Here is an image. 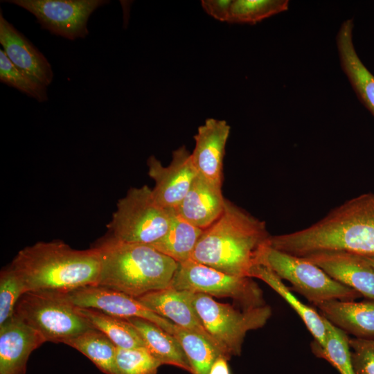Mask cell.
Listing matches in <instances>:
<instances>
[{"label":"cell","instance_id":"1","mask_svg":"<svg viewBox=\"0 0 374 374\" xmlns=\"http://www.w3.org/2000/svg\"><path fill=\"white\" fill-rule=\"evenodd\" d=\"M270 237L265 221L226 199L222 215L203 230L191 259L228 274L250 278Z\"/></svg>","mask_w":374,"mask_h":374},{"label":"cell","instance_id":"2","mask_svg":"<svg viewBox=\"0 0 374 374\" xmlns=\"http://www.w3.org/2000/svg\"><path fill=\"white\" fill-rule=\"evenodd\" d=\"M10 265L21 278L26 292L63 294L97 285L101 257L97 246L78 250L54 240L22 249Z\"/></svg>","mask_w":374,"mask_h":374},{"label":"cell","instance_id":"3","mask_svg":"<svg viewBox=\"0 0 374 374\" xmlns=\"http://www.w3.org/2000/svg\"><path fill=\"white\" fill-rule=\"evenodd\" d=\"M96 246L101 257L97 285L134 298L168 287L178 266L177 262L150 245L108 237Z\"/></svg>","mask_w":374,"mask_h":374},{"label":"cell","instance_id":"4","mask_svg":"<svg viewBox=\"0 0 374 374\" xmlns=\"http://www.w3.org/2000/svg\"><path fill=\"white\" fill-rule=\"evenodd\" d=\"M192 304L213 344L228 360L241 353L247 332L264 326L271 315L267 305L240 310L204 294L193 292Z\"/></svg>","mask_w":374,"mask_h":374},{"label":"cell","instance_id":"5","mask_svg":"<svg viewBox=\"0 0 374 374\" xmlns=\"http://www.w3.org/2000/svg\"><path fill=\"white\" fill-rule=\"evenodd\" d=\"M172 211L159 206L152 189L131 188L120 199L107 227L109 237L123 242L151 245L167 233Z\"/></svg>","mask_w":374,"mask_h":374},{"label":"cell","instance_id":"6","mask_svg":"<svg viewBox=\"0 0 374 374\" xmlns=\"http://www.w3.org/2000/svg\"><path fill=\"white\" fill-rule=\"evenodd\" d=\"M14 314L39 332L46 341L64 343L95 328L57 294L28 292L18 301Z\"/></svg>","mask_w":374,"mask_h":374},{"label":"cell","instance_id":"7","mask_svg":"<svg viewBox=\"0 0 374 374\" xmlns=\"http://www.w3.org/2000/svg\"><path fill=\"white\" fill-rule=\"evenodd\" d=\"M260 264L268 267L280 279L290 282L294 290L315 306L330 300L355 301L362 296L305 258L269 245L262 251Z\"/></svg>","mask_w":374,"mask_h":374},{"label":"cell","instance_id":"8","mask_svg":"<svg viewBox=\"0 0 374 374\" xmlns=\"http://www.w3.org/2000/svg\"><path fill=\"white\" fill-rule=\"evenodd\" d=\"M251 278L228 274L190 259L178 262L169 286L211 296L229 297L242 308L266 305L261 289Z\"/></svg>","mask_w":374,"mask_h":374},{"label":"cell","instance_id":"9","mask_svg":"<svg viewBox=\"0 0 374 374\" xmlns=\"http://www.w3.org/2000/svg\"><path fill=\"white\" fill-rule=\"evenodd\" d=\"M33 14L43 29L52 34L74 40L88 34L87 21L105 0H10Z\"/></svg>","mask_w":374,"mask_h":374},{"label":"cell","instance_id":"10","mask_svg":"<svg viewBox=\"0 0 374 374\" xmlns=\"http://www.w3.org/2000/svg\"><path fill=\"white\" fill-rule=\"evenodd\" d=\"M57 294L76 307L99 310L125 319L137 317L148 320L172 335L176 328L175 324L152 312L136 298L109 287L88 285Z\"/></svg>","mask_w":374,"mask_h":374},{"label":"cell","instance_id":"11","mask_svg":"<svg viewBox=\"0 0 374 374\" xmlns=\"http://www.w3.org/2000/svg\"><path fill=\"white\" fill-rule=\"evenodd\" d=\"M147 165L148 175L155 183L152 189L154 200L163 208L175 211L198 174L191 153L183 145L172 152L168 166L153 155L148 159Z\"/></svg>","mask_w":374,"mask_h":374},{"label":"cell","instance_id":"12","mask_svg":"<svg viewBox=\"0 0 374 374\" xmlns=\"http://www.w3.org/2000/svg\"><path fill=\"white\" fill-rule=\"evenodd\" d=\"M334 280L366 299H374V268L361 255L344 251L314 253L302 257Z\"/></svg>","mask_w":374,"mask_h":374},{"label":"cell","instance_id":"13","mask_svg":"<svg viewBox=\"0 0 374 374\" xmlns=\"http://www.w3.org/2000/svg\"><path fill=\"white\" fill-rule=\"evenodd\" d=\"M46 341L14 314L0 325V374H26L30 355Z\"/></svg>","mask_w":374,"mask_h":374},{"label":"cell","instance_id":"14","mask_svg":"<svg viewBox=\"0 0 374 374\" xmlns=\"http://www.w3.org/2000/svg\"><path fill=\"white\" fill-rule=\"evenodd\" d=\"M230 129L224 120L207 118L194 136L195 145L191 156L198 174L220 185Z\"/></svg>","mask_w":374,"mask_h":374},{"label":"cell","instance_id":"15","mask_svg":"<svg viewBox=\"0 0 374 374\" xmlns=\"http://www.w3.org/2000/svg\"><path fill=\"white\" fill-rule=\"evenodd\" d=\"M0 44L3 51L19 70L47 87L53 72L44 55L0 14Z\"/></svg>","mask_w":374,"mask_h":374},{"label":"cell","instance_id":"16","mask_svg":"<svg viewBox=\"0 0 374 374\" xmlns=\"http://www.w3.org/2000/svg\"><path fill=\"white\" fill-rule=\"evenodd\" d=\"M192 293L168 286L136 299L155 314L177 326L202 335L213 344L192 304Z\"/></svg>","mask_w":374,"mask_h":374},{"label":"cell","instance_id":"17","mask_svg":"<svg viewBox=\"0 0 374 374\" xmlns=\"http://www.w3.org/2000/svg\"><path fill=\"white\" fill-rule=\"evenodd\" d=\"M221 187L222 185L197 174L175 211L191 224L203 230L208 228L220 217L224 208L226 199Z\"/></svg>","mask_w":374,"mask_h":374},{"label":"cell","instance_id":"18","mask_svg":"<svg viewBox=\"0 0 374 374\" xmlns=\"http://www.w3.org/2000/svg\"><path fill=\"white\" fill-rule=\"evenodd\" d=\"M353 28V20L348 19L338 30L336 45L340 65L359 101L374 116V75L356 52Z\"/></svg>","mask_w":374,"mask_h":374},{"label":"cell","instance_id":"19","mask_svg":"<svg viewBox=\"0 0 374 374\" xmlns=\"http://www.w3.org/2000/svg\"><path fill=\"white\" fill-rule=\"evenodd\" d=\"M320 314L354 338L374 339V299L330 300L318 304Z\"/></svg>","mask_w":374,"mask_h":374},{"label":"cell","instance_id":"20","mask_svg":"<svg viewBox=\"0 0 374 374\" xmlns=\"http://www.w3.org/2000/svg\"><path fill=\"white\" fill-rule=\"evenodd\" d=\"M126 319L137 330L145 348L161 365H172L193 373L188 358L174 335L148 320L137 317Z\"/></svg>","mask_w":374,"mask_h":374},{"label":"cell","instance_id":"21","mask_svg":"<svg viewBox=\"0 0 374 374\" xmlns=\"http://www.w3.org/2000/svg\"><path fill=\"white\" fill-rule=\"evenodd\" d=\"M250 278H256L262 280L283 298L299 314L312 335L314 339L313 343L319 347H324L326 328L323 317L319 312L297 299L282 279L268 267L262 264L256 265L251 271Z\"/></svg>","mask_w":374,"mask_h":374},{"label":"cell","instance_id":"22","mask_svg":"<svg viewBox=\"0 0 374 374\" xmlns=\"http://www.w3.org/2000/svg\"><path fill=\"white\" fill-rule=\"evenodd\" d=\"M172 211L171 222L166 235L150 246L177 262L191 259L197 243L203 232Z\"/></svg>","mask_w":374,"mask_h":374},{"label":"cell","instance_id":"23","mask_svg":"<svg viewBox=\"0 0 374 374\" xmlns=\"http://www.w3.org/2000/svg\"><path fill=\"white\" fill-rule=\"evenodd\" d=\"M75 310L96 329L105 334L118 348H145L140 334L127 319L93 308L75 306Z\"/></svg>","mask_w":374,"mask_h":374},{"label":"cell","instance_id":"24","mask_svg":"<svg viewBox=\"0 0 374 374\" xmlns=\"http://www.w3.org/2000/svg\"><path fill=\"white\" fill-rule=\"evenodd\" d=\"M89 358L105 374H118L116 366L117 346L102 332L94 328L67 341Z\"/></svg>","mask_w":374,"mask_h":374},{"label":"cell","instance_id":"25","mask_svg":"<svg viewBox=\"0 0 374 374\" xmlns=\"http://www.w3.org/2000/svg\"><path fill=\"white\" fill-rule=\"evenodd\" d=\"M173 335L188 358L192 374H208L215 361L223 355L213 343L199 333L176 326Z\"/></svg>","mask_w":374,"mask_h":374},{"label":"cell","instance_id":"26","mask_svg":"<svg viewBox=\"0 0 374 374\" xmlns=\"http://www.w3.org/2000/svg\"><path fill=\"white\" fill-rule=\"evenodd\" d=\"M326 328V344L321 348L314 343L312 349L315 355L329 362L340 374H355L351 359L349 337L327 319L323 318Z\"/></svg>","mask_w":374,"mask_h":374},{"label":"cell","instance_id":"27","mask_svg":"<svg viewBox=\"0 0 374 374\" xmlns=\"http://www.w3.org/2000/svg\"><path fill=\"white\" fill-rule=\"evenodd\" d=\"M288 8L287 0H232L228 22L254 24Z\"/></svg>","mask_w":374,"mask_h":374},{"label":"cell","instance_id":"28","mask_svg":"<svg viewBox=\"0 0 374 374\" xmlns=\"http://www.w3.org/2000/svg\"><path fill=\"white\" fill-rule=\"evenodd\" d=\"M0 80L39 103L48 100L46 87L16 68L2 49L0 50Z\"/></svg>","mask_w":374,"mask_h":374},{"label":"cell","instance_id":"29","mask_svg":"<svg viewBox=\"0 0 374 374\" xmlns=\"http://www.w3.org/2000/svg\"><path fill=\"white\" fill-rule=\"evenodd\" d=\"M161 363L145 348L124 349L117 347L118 374H157Z\"/></svg>","mask_w":374,"mask_h":374},{"label":"cell","instance_id":"30","mask_svg":"<svg viewBox=\"0 0 374 374\" xmlns=\"http://www.w3.org/2000/svg\"><path fill=\"white\" fill-rule=\"evenodd\" d=\"M24 283L11 265L0 273V325L12 317L15 306L25 294Z\"/></svg>","mask_w":374,"mask_h":374},{"label":"cell","instance_id":"31","mask_svg":"<svg viewBox=\"0 0 374 374\" xmlns=\"http://www.w3.org/2000/svg\"><path fill=\"white\" fill-rule=\"evenodd\" d=\"M355 374H374V339L349 338Z\"/></svg>","mask_w":374,"mask_h":374},{"label":"cell","instance_id":"32","mask_svg":"<svg viewBox=\"0 0 374 374\" xmlns=\"http://www.w3.org/2000/svg\"><path fill=\"white\" fill-rule=\"evenodd\" d=\"M232 0H203L201 1L204 11L221 21L228 22Z\"/></svg>","mask_w":374,"mask_h":374},{"label":"cell","instance_id":"33","mask_svg":"<svg viewBox=\"0 0 374 374\" xmlns=\"http://www.w3.org/2000/svg\"><path fill=\"white\" fill-rule=\"evenodd\" d=\"M227 361L224 356H220L212 365L208 374H231Z\"/></svg>","mask_w":374,"mask_h":374},{"label":"cell","instance_id":"34","mask_svg":"<svg viewBox=\"0 0 374 374\" xmlns=\"http://www.w3.org/2000/svg\"><path fill=\"white\" fill-rule=\"evenodd\" d=\"M362 256L374 268V256Z\"/></svg>","mask_w":374,"mask_h":374}]
</instances>
